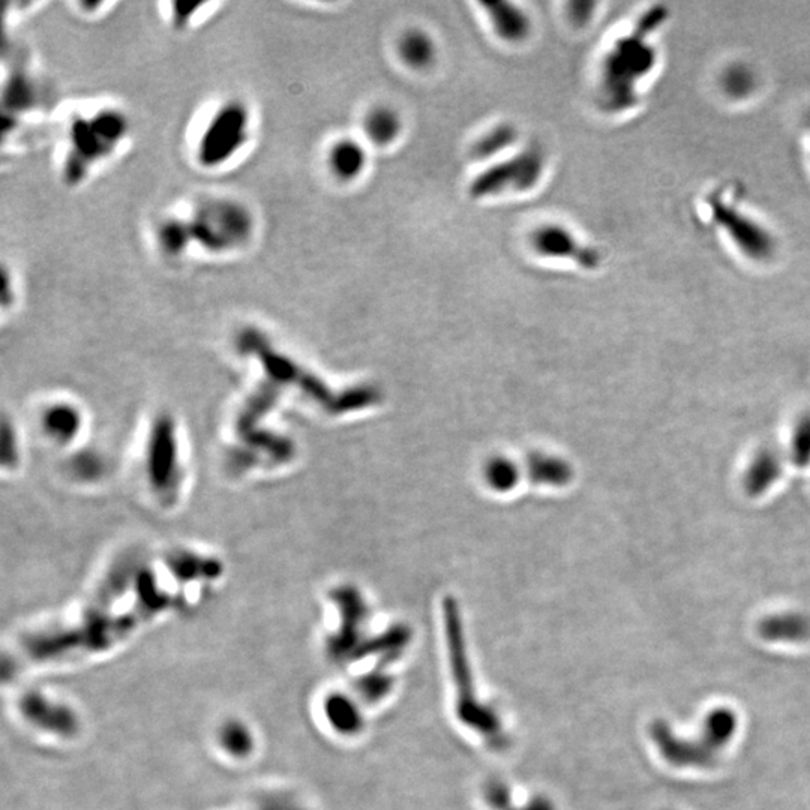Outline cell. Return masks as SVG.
Segmentation results:
<instances>
[{
	"label": "cell",
	"instance_id": "8992f818",
	"mask_svg": "<svg viewBox=\"0 0 810 810\" xmlns=\"http://www.w3.org/2000/svg\"><path fill=\"white\" fill-rule=\"evenodd\" d=\"M488 14L501 38L515 42L521 41L527 36L530 21H528L527 15L512 3L488 5Z\"/></svg>",
	"mask_w": 810,
	"mask_h": 810
},
{
	"label": "cell",
	"instance_id": "52a82bcc",
	"mask_svg": "<svg viewBox=\"0 0 810 810\" xmlns=\"http://www.w3.org/2000/svg\"><path fill=\"white\" fill-rule=\"evenodd\" d=\"M761 633L770 641L803 642L810 636V621L798 614L776 615L762 623Z\"/></svg>",
	"mask_w": 810,
	"mask_h": 810
},
{
	"label": "cell",
	"instance_id": "3957f363",
	"mask_svg": "<svg viewBox=\"0 0 810 810\" xmlns=\"http://www.w3.org/2000/svg\"><path fill=\"white\" fill-rule=\"evenodd\" d=\"M23 716L38 728L60 737H71L77 732L78 719L74 711L39 692L23 695L20 701Z\"/></svg>",
	"mask_w": 810,
	"mask_h": 810
},
{
	"label": "cell",
	"instance_id": "7c38bea8",
	"mask_svg": "<svg viewBox=\"0 0 810 810\" xmlns=\"http://www.w3.org/2000/svg\"><path fill=\"white\" fill-rule=\"evenodd\" d=\"M515 137V131L510 126H498L494 131L480 138L479 143L474 147V155L477 158H491V156L506 150L513 143Z\"/></svg>",
	"mask_w": 810,
	"mask_h": 810
},
{
	"label": "cell",
	"instance_id": "30bf717a",
	"mask_svg": "<svg viewBox=\"0 0 810 810\" xmlns=\"http://www.w3.org/2000/svg\"><path fill=\"white\" fill-rule=\"evenodd\" d=\"M401 131V119L392 108H375L366 119V132L374 143L389 144Z\"/></svg>",
	"mask_w": 810,
	"mask_h": 810
},
{
	"label": "cell",
	"instance_id": "7a4b0ae2",
	"mask_svg": "<svg viewBox=\"0 0 810 810\" xmlns=\"http://www.w3.org/2000/svg\"><path fill=\"white\" fill-rule=\"evenodd\" d=\"M543 158L536 150H527L512 161L495 165L477 177L471 192L477 197L497 194L501 189H528L536 185L542 174Z\"/></svg>",
	"mask_w": 810,
	"mask_h": 810
},
{
	"label": "cell",
	"instance_id": "277c9868",
	"mask_svg": "<svg viewBox=\"0 0 810 810\" xmlns=\"http://www.w3.org/2000/svg\"><path fill=\"white\" fill-rule=\"evenodd\" d=\"M534 245L542 254L549 257L569 258L581 266L591 269L599 261V255L593 249L582 246L572 233L558 225H546L534 234Z\"/></svg>",
	"mask_w": 810,
	"mask_h": 810
},
{
	"label": "cell",
	"instance_id": "9c48e42d",
	"mask_svg": "<svg viewBox=\"0 0 810 810\" xmlns=\"http://www.w3.org/2000/svg\"><path fill=\"white\" fill-rule=\"evenodd\" d=\"M401 56L413 68H426L435 56V45L422 30H410L401 41Z\"/></svg>",
	"mask_w": 810,
	"mask_h": 810
},
{
	"label": "cell",
	"instance_id": "ba28073f",
	"mask_svg": "<svg viewBox=\"0 0 810 810\" xmlns=\"http://www.w3.org/2000/svg\"><path fill=\"white\" fill-rule=\"evenodd\" d=\"M366 164V153L359 143L353 140H342L333 146L330 152V165L336 176L341 179H354L362 173Z\"/></svg>",
	"mask_w": 810,
	"mask_h": 810
},
{
	"label": "cell",
	"instance_id": "5b68a950",
	"mask_svg": "<svg viewBox=\"0 0 810 810\" xmlns=\"http://www.w3.org/2000/svg\"><path fill=\"white\" fill-rule=\"evenodd\" d=\"M617 50L609 54L608 66H606V75H608L609 92H615L620 89L624 81V75L627 78H635L638 80L642 74H645V66H651L653 60V51L650 48H642L636 44L633 39H624L621 44H618Z\"/></svg>",
	"mask_w": 810,
	"mask_h": 810
},
{
	"label": "cell",
	"instance_id": "8fae6325",
	"mask_svg": "<svg viewBox=\"0 0 810 810\" xmlns=\"http://www.w3.org/2000/svg\"><path fill=\"white\" fill-rule=\"evenodd\" d=\"M735 728H737V717L732 711L726 710V708L713 711L705 720V741L717 752L722 747L728 746L729 741L734 737Z\"/></svg>",
	"mask_w": 810,
	"mask_h": 810
},
{
	"label": "cell",
	"instance_id": "6da1fadb",
	"mask_svg": "<svg viewBox=\"0 0 810 810\" xmlns=\"http://www.w3.org/2000/svg\"><path fill=\"white\" fill-rule=\"evenodd\" d=\"M248 114L237 104L225 105L213 117L201 137L198 158L206 167H215L237 152L246 137Z\"/></svg>",
	"mask_w": 810,
	"mask_h": 810
}]
</instances>
